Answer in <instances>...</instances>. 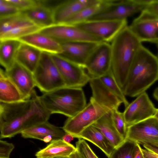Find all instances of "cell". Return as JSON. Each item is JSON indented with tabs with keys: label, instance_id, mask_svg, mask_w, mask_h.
I'll return each instance as SVG.
<instances>
[{
	"label": "cell",
	"instance_id": "cell-1",
	"mask_svg": "<svg viewBox=\"0 0 158 158\" xmlns=\"http://www.w3.org/2000/svg\"><path fill=\"white\" fill-rule=\"evenodd\" d=\"M51 114L35 89L27 98L20 101L0 102V139L13 137L48 121Z\"/></svg>",
	"mask_w": 158,
	"mask_h": 158
},
{
	"label": "cell",
	"instance_id": "cell-2",
	"mask_svg": "<svg viewBox=\"0 0 158 158\" xmlns=\"http://www.w3.org/2000/svg\"><path fill=\"white\" fill-rule=\"evenodd\" d=\"M158 80V57L142 45L131 64L123 92L138 96Z\"/></svg>",
	"mask_w": 158,
	"mask_h": 158
},
{
	"label": "cell",
	"instance_id": "cell-3",
	"mask_svg": "<svg viewBox=\"0 0 158 158\" xmlns=\"http://www.w3.org/2000/svg\"><path fill=\"white\" fill-rule=\"evenodd\" d=\"M111 42L110 70L123 91L131 64L142 45L128 26L121 30Z\"/></svg>",
	"mask_w": 158,
	"mask_h": 158
},
{
	"label": "cell",
	"instance_id": "cell-4",
	"mask_svg": "<svg viewBox=\"0 0 158 158\" xmlns=\"http://www.w3.org/2000/svg\"><path fill=\"white\" fill-rule=\"evenodd\" d=\"M40 98L51 114H60L68 118L76 115L87 105L81 88L65 86L44 93Z\"/></svg>",
	"mask_w": 158,
	"mask_h": 158
},
{
	"label": "cell",
	"instance_id": "cell-5",
	"mask_svg": "<svg viewBox=\"0 0 158 158\" xmlns=\"http://www.w3.org/2000/svg\"><path fill=\"white\" fill-rule=\"evenodd\" d=\"M151 0H105L100 11L86 21L123 20L140 13Z\"/></svg>",
	"mask_w": 158,
	"mask_h": 158
},
{
	"label": "cell",
	"instance_id": "cell-6",
	"mask_svg": "<svg viewBox=\"0 0 158 158\" xmlns=\"http://www.w3.org/2000/svg\"><path fill=\"white\" fill-rule=\"evenodd\" d=\"M111 111L91 97L89 103L76 115L66 120L62 127L66 133L77 138L82 131Z\"/></svg>",
	"mask_w": 158,
	"mask_h": 158
},
{
	"label": "cell",
	"instance_id": "cell-7",
	"mask_svg": "<svg viewBox=\"0 0 158 158\" xmlns=\"http://www.w3.org/2000/svg\"><path fill=\"white\" fill-rule=\"evenodd\" d=\"M33 73L35 86L44 93L66 86L49 53L42 52L39 63Z\"/></svg>",
	"mask_w": 158,
	"mask_h": 158
},
{
	"label": "cell",
	"instance_id": "cell-8",
	"mask_svg": "<svg viewBox=\"0 0 158 158\" xmlns=\"http://www.w3.org/2000/svg\"><path fill=\"white\" fill-rule=\"evenodd\" d=\"M40 29L21 12L0 18V40H19Z\"/></svg>",
	"mask_w": 158,
	"mask_h": 158
},
{
	"label": "cell",
	"instance_id": "cell-9",
	"mask_svg": "<svg viewBox=\"0 0 158 158\" xmlns=\"http://www.w3.org/2000/svg\"><path fill=\"white\" fill-rule=\"evenodd\" d=\"M111 45L102 42L98 44L86 60L84 66L90 78H99L111 69Z\"/></svg>",
	"mask_w": 158,
	"mask_h": 158
},
{
	"label": "cell",
	"instance_id": "cell-10",
	"mask_svg": "<svg viewBox=\"0 0 158 158\" xmlns=\"http://www.w3.org/2000/svg\"><path fill=\"white\" fill-rule=\"evenodd\" d=\"M39 31L50 36L60 44L79 41L97 43L104 42L73 25L55 24L41 29Z\"/></svg>",
	"mask_w": 158,
	"mask_h": 158
},
{
	"label": "cell",
	"instance_id": "cell-11",
	"mask_svg": "<svg viewBox=\"0 0 158 158\" xmlns=\"http://www.w3.org/2000/svg\"><path fill=\"white\" fill-rule=\"evenodd\" d=\"M66 86L81 88L89 81L90 77L84 68L56 54H51Z\"/></svg>",
	"mask_w": 158,
	"mask_h": 158
},
{
	"label": "cell",
	"instance_id": "cell-12",
	"mask_svg": "<svg viewBox=\"0 0 158 158\" xmlns=\"http://www.w3.org/2000/svg\"><path fill=\"white\" fill-rule=\"evenodd\" d=\"M73 25L108 43L127 26V20L86 21Z\"/></svg>",
	"mask_w": 158,
	"mask_h": 158
},
{
	"label": "cell",
	"instance_id": "cell-13",
	"mask_svg": "<svg viewBox=\"0 0 158 158\" xmlns=\"http://www.w3.org/2000/svg\"><path fill=\"white\" fill-rule=\"evenodd\" d=\"M126 139L143 145L158 142V120L153 116L128 126Z\"/></svg>",
	"mask_w": 158,
	"mask_h": 158
},
{
	"label": "cell",
	"instance_id": "cell-14",
	"mask_svg": "<svg viewBox=\"0 0 158 158\" xmlns=\"http://www.w3.org/2000/svg\"><path fill=\"white\" fill-rule=\"evenodd\" d=\"M156 109L148 94H141L129 103L123 112L127 126L153 116Z\"/></svg>",
	"mask_w": 158,
	"mask_h": 158
},
{
	"label": "cell",
	"instance_id": "cell-15",
	"mask_svg": "<svg viewBox=\"0 0 158 158\" xmlns=\"http://www.w3.org/2000/svg\"><path fill=\"white\" fill-rule=\"evenodd\" d=\"M99 43L79 41L60 44L62 52L58 55L84 67L89 56Z\"/></svg>",
	"mask_w": 158,
	"mask_h": 158
},
{
	"label": "cell",
	"instance_id": "cell-16",
	"mask_svg": "<svg viewBox=\"0 0 158 158\" xmlns=\"http://www.w3.org/2000/svg\"><path fill=\"white\" fill-rule=\"evenodd\" d=\"M5 72L20 92L23 99L27 98L35 86L33 73L16 61Z\"/></svg>",
	"mask_w": 158,
	"mask_h": 158
},
{
	"label": "cell",
	"instance_id": "cell-17",
	"mask_svg": "<svg viewBox=\"0 0 158 158\" xmlns=\"http://www.w3.org/2000/svg\"><path fill=\"white\" fill-rule=\"evenodd\" d=\"M89 82L92 91V97L98 103L111 111L118 109L122 102L99 78H91Z\"/></svg>",
	"mask_w": 158,
	"mask_h": 158
},
{
	"label": "cell",
	"instance_id": "cell-18",
	"mask_svg": "<svg viewBox=\"0 0 158 158\" xmlns=\"http://www.w3.org/2000/svg\"><path fill=\"white\" fill-rule=\"evenodd\" d=\"M99 0H62L54 10L55 24H62L83 8L95 4Z\"/></svg>",
	"mask_w": 158,
	"mask_h": 158
},
{
	"label": "cell",
	"instance_id": "cell-19",
	"mask_svg": "<svg viewBox=\"0 0 158 158\" xmlns=\"http://www.w3.org/2000/svg\"><path fill=\"white\" fill-rule=\"evenodd\" d=\"M128 27L141 42H158V25L153 19L137 17Z\"/></svg>",
	"mask_w": 158,
	"mask_h": 158
},
{
	"label": "cell",
	"instance_id": "cell-20",
	"mask_svg": "<svg viewBox=\"0 0 158 158\" xmlns=\"http://www.w3.org/2000/svg\"><path fill=\"white\" fill-rule=\"evenodd\" d=\"M19 40L43 52L58 55L62 52L60 43L50 36L39 31L30 34Z\"/></svg>",
	"mask_w": 158,
	"mask_h": 158
},
{
	"label": "cell",
	"instance_id": "cell-21",
	"mask_svg": "<svg viewBox=\"0 0 158 158\" xmlns=\"http://www.w3.org/2000/svg\"><path fill=\"white\" fill-rule=\"evenodd\" d=\"M21 12L41 29L55 24L53 10L42 0H38L36 5Z\"/></svg>",
	"mask_w": 158,
	"mask_h": 158
},
{
	"label": "cell",
	"instance_id": "cell-22",
	"mask_svg": "<svg viewBox=\"0 0 158 158\" xmlns=\"http://www.w3.org/2000/svg\"><path fill=\"white\" fill-rule=\"evenodd\" d=\"M65 133L63 130L47 121L23 131L21 134L25 138L36 139L43 141L45 137L48 135L52 136L53 140L62 139Z\"/></svg>",
	"mask_w": 158,
	"mask_h": 158
},
{
	"label": "cell",
	"instance_id": "cell-23",
	"mask_svg": "<svg viewBox=\"0 0 158 158\" xmlns=\"http://www.w3.org/2000/svg\"><path fill=\"white\" fill-rule=\"evenodd\" d=\"M76 150L73 145L60 139L52 140L46 147L37 152L35 156L36 158L69 157Z\"/></svg>",
	"mask_w": 158,
	"mask_h": 158
},
{
	"label": "cell",
	"instance_id": "cell-24",
	"mask_svg": "<svg viewBox=\"0 0 158 158\" xmlns=\"http://www.w3.org/2000/svg\"><path fill=\"white\" fill-rule=\"evenodd\" d=\"M42 53L35 48L22 42L16 61L33 73L39 63Z\"/></svg>",
	"mask_w": 158,
	"mask_h": 158
},
{
	"label": "cell",
	"instance_id": "cell-25",
	"mask_svg": "<svg viewBox=\"0 0 158 158\" xmlns=\"http://www.w3.org/2000/svg\"><path fill=\"white\" fill-rule=\"evenodd\" d=\"M77 138L92 143L100 148L108 158L115 148L101 131L93 125L84 129Z\"/></svg>",
	"mask_w": 158,
	"mask_h": 158
},
{
	"label": "cell",
	"instance_id": "cell-26",
	"mask_svg": "<svg viewBox=\"0 0 158 158\" xmlns=\"http://www.w3.org/2000/svg\"><path fill=\"white\" fill-rule=\"evenodd\" d=\"M111 111L105 114L92 125L99 130L111 144L116 148L120 145L124 140L113 124Z\"/></svg>",
	"mask_w": 158,
	"mask_h": 158
},
{
	"label": "cell",
	"instance_id": "cell-27",
	"mask_svg": "<svg viewBox=\"0 0 158 158\" xmlns=\"http://www.w3.org/2000/svg\"><path fill=\"white\" fill-rule=\"evenodd\" d=\"M21 44L22 42L18 39L0 40V63L5 70L10 69L16 62Z\"/></svg>",
	"mask_w": 158,
	"mask_h": 158
},
{
	"label": "cell",
	"instance_id": "cell-28",
	"mask_svg": "<svg viewBox=\"0 0 158 158\" xmlns=\"http://www.w3.org/2000/svg\"><path fill=\"white\" fill-rule=\"evenodd\" d=\"M23 99L20 92L6 76L5 71L0 70V102L11 103Z\"/></svg>",
	"mask_w": 158,
	"mask_h": 158
},
{
	"label": "cell",
	"instance_id": "cell-29",
	"mask_svg": "<svg viewBox=\"0 0 158 158\" xmlns=\"http://www.w3.org/2000/svg\"><path fill=\"white\" fill-rule=\"evenodd\" d=\"M104 2L105 0H99L97 3L81 10L62 24L75 25L86 21L101 10Z\"/></svg>",
	"mask_w": 158,
	"mask_h": 158
},
{
	"label": "cell",
	"instance_id": "cell-30",
	"mask_svg": "<svg viewBox=\"0 0 158 158\" xmlns=\"http://www.w3.org/2000/svg\"><path fill=\"white\" fill-rule=\"evenodd\" d=\"M99 78L103 84L121 101L125 107H127L129 103L122 90L114 78L111 70Z\"/></svg>",
	"mask_w": 158,
	"mask_h": 158
},
{
	"label": "cell",
	"instance_id": "cell-31",
	"mask_svg": "<svg viewBox=\"0 0 158 158\" xmlns=\"http://www.w3.org/2000/svg\"><path fill=\"white\" fill-rule=\"evenodd\" d=\"M136 143L126 139L120 145L115 148L109 158H133Z\"/></svg>",
	"mask_w": 158,
	"mask_h": 158
},
{
	"label": "cell",
	"instance_id": "cell-32",
	"mask_svg": "<svg viewBox=\"0 0 158 158\" xmlns=\"http://www.w3.org/2000/svg\"><path fill=\"white\" fill-rule=\"evenodd\" d=\"M112 119L117 130L124 140L126 139L127 126L126 123L123 112L118 109L111 111Z\"/></svg>",
	"mask_w": 158,
	"mask_h": 158
},
{
	"label": "cell",
	"instance_id": "cell-33",
	"mask_svg": "<svg viewBox=\"0 0 158 158\" xmlns=\"http://www.w3.org/2000/svg\"><path fill=\"white\" fill-rule=\"evenodd\" d=\"M140 19L158 18V0H151L137 17Z\"/></svg>",
	"mask_w": 158,
	"mask_h": 158
},
{
	"label": "cell",
	"instance_id": "cell-34",
	"mask_svg": "<svg viewBox=\"0 0 158 158\" xmlns=\"http://www.w3.org/2000/svg\"><path fill=\"white\" fill-rule=\"evenodd\" d=\"M76 148L81 158H98L83 139H79L76 143Z\"/></svg>",
	"mask_w": 158,
	"mask_h": 158
},
{
	"label": "cell",
	"instance_id": "cell-35",
	"mask_svg": "<svg viewBox=\"0 0 158 158\" xmlns=\"http://www.w3.org/2000/svg\"><path fill=\"white\" fill-rule=\"evenodd\" d=\"M21 12L7 0H0V18L13 16Z\"/></svg>",
	"mask_w": 158,
	"mask_h": 158
},
{
	"label": "cell",
	"instance_id": "cell-36",
	"mask_svg": "<svg viewBox=\"0 0 158 158\" xmlns=\"http://www.w3.org/2000/svg\"><path fill=\"white\" fill-rule=\"evenodd\" d=\"M21 12L28 10L38 3V0H7Z\"/></svg>",
	"mask_w": 158,
	"mask_h": 158
},
{
	"label": "cell",
	"instance_id": "cell-37",
	"mask_svg": "<svg viewBox=\"0 0 158 158\" xmlns=\"http://www.w3.org/2000/svg\"><path fill=\"white\" fill-rule=\"evenodd\" d=\"M15 148L14 145L6 141L0 140V158H10L11 152Z\"/></svg>",
	"mask_w": 158,
	"mask_h": 158
},
{
	"label": "cell",
	"instance_id": "cell-38",
	"mask_svg": "<svg viewBox=\"0 0 158 158\" xmlns=\"http://www.w3.org/2000/svg\"><path fill=\"white\" fill-rule=\"evenodd\" d=\"M133 158H145L139 144L136 143L133 152Z\"/></svg>",
	"mask_w": 158,
	"mask_h": 158
},
{
	"label": "cell",
	"instance_id": "cell-39",
	"mask_svg": "<svg viewBox=\"0 0 158 158\" xmlns=\"http://www.w3.org/2000/svg\"><path fill=\"white\" fill-rule=\"evenodd\" d=\"M145 158H158V154L142 148Z\"/></svg>",
	"mask_w": 158,
	"mask_h": 158
},
{
	"label": "cell",
	"instance_id": "cell-40",
	"mask_svg": "<svg viewBox=\"0 0 158 158\" xmlns=\"http://www.w3.org/2000/svg\"><path fill=\"white\" fill-rule=\"evenodd\" d=\"M145 149L148 151L158 154V148L149 144L143 145Z\"/></svg>",
	"mask_w": 158,
	"mask_h": 158
},
{
	"label": "cell",
	"instance_id": "cell-41",
	"mask_svg": "<svg viewBox=\"0 0 158 158\" xmlns=\"http://www.w3.org/2000/svg\"><path fill=\"white\" fill-rule=\"evenodd\" d=\"M74 138V136L71 134L65 133L63 136L62 139L65 142L70 143V142L73 140Z\"/></svg>",
	"mask_w": 158,
	"mask_h": 158
},
{
	"label": "cell",
	"instance_id": "cell-42",
	"mask_svg": "<svg viewBox=\"0 0 158 158\" xmlns=\"http://www.w3.org/2000/svg\"><path fill=\"white\" fill-rule=\"evenodd\" d=\"M69 157V158H81L77 150L72 153Z\"/></svg>",
	"mask_w": 158,
	"mask_h": 158
},
{
	"label": "cell",
	"instance_id": "cell-43",
	"mask_svg": "<svg viewBox=\"0 0 158 158\" xmlns=\"http://www.w3.org/2000/svg\"><path fill=\"white\" fill-rule=\"evenodd\" d=\"M53 140V139L52 137L50 135H48L45 137L44 138L43 141L45 143H48L51 142Z\"/></svg>",
	"mask_w": 158,
	"mask_h": 158
},
{
	"label": "cell",
	"instance_id": "cell-44",
	"mask_svg": "<svg viewBox=\"0 0 158 158\" xmlns=\"http://www.w3.org/2000/svg\"><path fill=\"white\" fill-rule=\"evenodd\" d=\"M153 96L158 101V87L154 90L153 93Z\"/></svg>",
	"mask_w": 158,
	"mask_h": 158
},
{
	"label": "cell",
	"instance_id": "cell-45",
	"mask_svg": "<svg viewBox=\"0 0 158 158\" xmlns=\"http://www.w3.org/2000/svg\"><path fill=\"white\" fill-rule=\"evenodd\" d=\"M153 116L158 120V109H156Z\"/></svg>",
	"mask_w": 158,
	"mask_h": 158
},
{
	"label": "cell",
	"instance_id": "cell-46",
	"mask_svg": "<svg viewBox=\"0 0 158 158\" xmlns=\"http://www.w3.org/2000/svg\"><path fill=\"white\" fill-rule=\"evenodd\" d=\"M154 19L156 24L158 25V18L156 19Z\"/></svg>",
	"mask_w": 158,
	"mask_h": 158
},
{
	"label": "cell",
	"instance_id": "cell-47",
	"mask_svg": "<svg viewBox=\"0 0 158 158\" xmlns=\"http://www.w3.org/2000/svg\"><path fill=\"white\" fill-rule=\"evenodd\" d=\"M152 145H154V146L158 148V142L155 143Z\"/></svg>",
	"mask_w": 158,
	"mask_h": 158
},
{
	"label": "cell",
	"instance_id": "cell-48",
	"mask_svg": "<svg viewBox=\"0 0 158 158\" xmlns=\"http://www.w3.org/2000/svg\"><path fill=\"white\" fill-rule=\"evenodd\" d=\"M55 158H69V157L68 156H64V157H57Z\"/></svg>",
	"mask_w": 158,
	"mask_h": 158
},
{
	"label": "cell",
	"instance_id": "cell-49",
	"mask_svg": "<svg viewBox=\"0 0 158 158\" xmlns=\"http://www.w3.org/2000/svg\"><path fill=\"white\" fill-rule=\"evenodd\" d=\"M156 44V47H157V49H158V54H157V56L158 57V42H157Z\"/></svg>",
	"mask_w": 158,
	"mask_h": 158
}]
</instances>
